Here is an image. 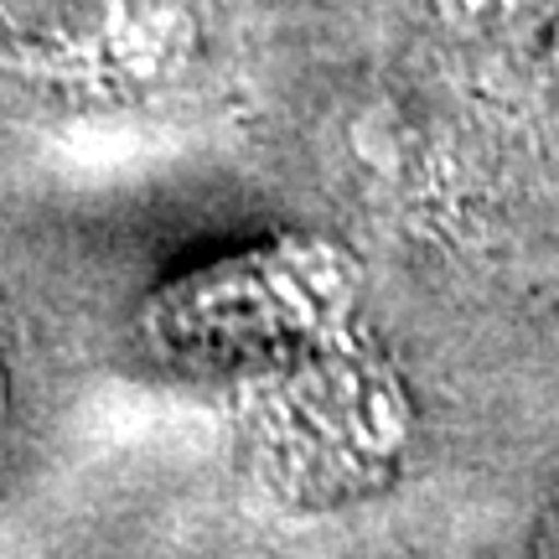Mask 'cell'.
Listing matches in <instances>:
<instances>
[{"instance_id":"1","label":"cell","mask_w":559,"mask_h":559,"mask_svg":"<svg viewBox=\"0 0 559 559\" xmlns=\"http://www.w3.org/2000/svg\"><path fill=\"white\" fill-rule=\"evenodd\" d=\"M436 11L461 37H519L555 21L559 0H436Z\"/></svg>"},{"instance_id":"2","label":"cell","mask_w":559,"mask_h":559,"mask_svg":"<svg viewBox=\"0 0 559 559\" xmlns=\"http://www.w3.org/2000/svg\"><path fill=\"white\" fill-rule=\"evenodd\" d=\"M549 26H555V68H559V11H555V21H549Z\"/></svg>"},{"instance_id":"3","label":"cell","mask_w":559,"mask_h":559,"mask_svg":"<svg viewBox=\"0 0 559 559\" xmlns=\"http://www.w3.org/2000/svg\"><path fill=\"white\" fill-rule=\"evenodd\" d=\"M555 559H559V549H555Z\"/></svg>"}]
</instances>
